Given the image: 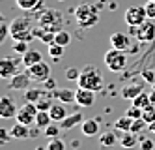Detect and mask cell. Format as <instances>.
I'll use <instances>...</instances> for the list:
<instances>
[{"instance_id":"cell-1","label":"cell","mask_w":155,"mask_h":150,"mask_svg":"<svg viewBox=\"0 0 155 150\" xmlns=\"http://www.w3.org/2000/svg\"><path fill=\"white\" fill-rule=\"evenodd\" d=\"M36 23H38V26L45 28L49 32H54V34H58L60 30H64V15H62V11L54 9V8L41 9L36 15Z\"/></svg>"},{"instance_id":"cell-2","label":"cell","mask_w":155,"mask_h":150,"mask_svg":"<svg viewBox=\"0 0 155 150\" xmlns=\"http://www.w3.org/2000/svg\"><path fill=\"white\" fill-rule=\"evenodd\" d=\"M34 25H32L30 17H17L9 23V36L13 41H32L34 40Z\"/></svg>"},{"instance_id":"cell-3","label":"cell","mask_w":155,"mask_h":150,"mask_svg":"<svg viewBox=\"0 0 155 150\" xmlns=\"http://www.w3.org/2000/svg\"><path fill=\"white\" fill-rule=\"evenodd\" d=\"M79 88H86V90H92V92H97L103 88V77L101 73L97 72V68L94 66H88L81 72V77H79Z\"/></svg>"},{"instance_id":"cell-4","label":"cell","mask_w":155,"mask_h":150,"mask_svg":"<svg viewBox=\"0 0 155 150\" xmlns=\"http://www.w3.org/2000/svg\"><path fill=\"white\" fill-rule=\"evenodd\" d=\"M75 19L79 23L81 28H90L95 26L97 21H99V13H97V8L92 4H81L79 8L75 9Z\"/></svg>"},{"instance_id":"cell-5","label":"cell","mask_w":155,"mask_h":150,"mask_svg":"<svg viewBox=\"0 0 155 150\" xmlns=\"http://www.w3.org/2000/svg\"><path fill=\"white\" fill-rule=\"evenodd\" d=\"M103 62H105V66L108 68L110 72L118 73V72H124V70H125V66H127V56H125L124 51H120V49H114V47H112L110 51L105 53Z\"/></svg>"},{"instance_id":"cell-6","label":"cell","mask_w":155,"mask_h":150,"mask_svg":"<svg viewBox=\"0 0 155 150\" xmlns=\"http://www.w3.org/2000/svg\"><path fill=\"white\" fill-rule=\"evenodd\" d=\"M124 19H125V23L129 26H140L142 23L148 21L146 6H131V8H127Z\"/></svg>"},{"instance_id":"cell-7","label":"cell","mask_w":155,"mask_h":150,"mask_svg":"<svg viewBox=\"0 0 155 150\" xmlns=\"http://www.w3.org/2000/svg\"><path fill=\"white\" fill-rule=\"evenodd\" d=\"M38 107H36V103H30V101H26V105H23V107H19V111H17V122H21V124H26V126H32V124H36V117H38Z\"/></svg>"},{"instance_id":"cell-8","label":"cell","mask_w":155,"mask_h":150,"mask_svg":"<svg viewBox=\"0 0 155 150\" xmlns=\"http://www.w3.org/2000/svg\"><path fill=\"white\" fill-rule=\"evenodd\" d=\"M26 73L30 75V79L34 83H45V81L51 77V66L47 62H39L36 66L26 68Z\"/></svg>"},{"instance_id":"cell-9","label":"cell","mask_w":155,"mask_h":150,"mask_svg":"<svg viewBox=\"0 0 155 150\" xmlns=\"http://www.w3.org/2000/svg\"><path fill=\"white\" fill-rule=\"evenodd\" d=\"M17 111L19 109L15 105V99L9 94L0 98V117H2V118H13V117H17Z\"/></svg>"},{"instance_id":"cell-10","label":"cell","mask_w":155,"mask_h":150,"mask_svg":"<svg viewBox=\"0 0 155 150\" xmlns=\"http://www.w3.org/2000/svg\"><path fill=\"white\" fill-rule=\"evenodd\" d=\"M17 62L13 58H2L0 60V77L2 79H13L17 75Z\"/></svg>"},{"instance_id":"cell-11","label":"cell","mask_w":155,"mask_h":150,"mask_svg":"<svg viewBox=\"0 0 155 150\" xmlns=\"http://www.w3.org/2000/svg\"><path fill=\"white\" fill-rule=\"evenodd\" d=\"M137 38H138V41H153L155 40V25L151 21L142 23L137 30Z\"/></svg>"},{"instance_id":"cell-12","label":"cell","mask_w":155,"mask_h":150,"mask_svg":"<svg viewBox=\"0 0 155 150\" xmlns=\"http://www.w3.org/2000/svg\"><path fill=\"white\" fill-rule=\"evenodd\" d=\"M52 96L56 101H62V103H73L77 101V92L73 88H54L52 90Z\"/></svg>"},{"instance_id":"cell-13","label":"cell","mask_w":155,"mask_h":150,"mask_svg":"<svg viewBox=\"0 0 155 150\" xmlns=\"http://www.w3.org/2000/svg\"><path fill=\"white\" fill-rule=\"evenodd\" d=\"M30 75L25 72V73H17L12 81H9V88L12 90H28L30 88Z\"/></svg>"},{"instance_id":"cell-14","label":"cell","mask_w":155,"mask_h":150,"mask_svg":"<svg viewBox=\"0 0 155 150\" xmlns=\"http://www.w3.org/2000/svg\"><path fill=\"white\" fill-rule=\"evenodd\" d=\"M110 45L114 49H120V51H125L129 49V34H124V32H114L110 34Z\"/></svg>"},{"instance_id":"cell-15","label":"cell","mask_w":155,"mask_h":150,"mask_svg":"<svg viewBox=\"0 0 155 150\" xmlns=\"http://www.w3.org/2000/svg\"><path fill=\"white\" fill-rule=\"evenodd\" d=\"M95 101V92L86 90V88H79L77 90V103L81 107H92Z\"/></svg>"},{"instance_id":"cell-16","label":"cell","mask_w":155,"mask_h":150,"mask_svg":"<svg viewBox=\"0 0 155 150\" xmlns=\"http://www.w3.org/2000/svg\"><path fill=\"white\" fill-rule=\"evenodd\" d=\"M68 103H62V101H54L52 103V107H51V118L52 122H62L65 117H68Z\"/></svg>"},{"instance_id":"cell-17","label":"cell","mask_w":155,"mask_h":150,"mask_svg":"<svg viewBox=\"0 0 155 150\" xmlns=\"http://www.w3.org/2000/svg\"><path fill=\"white\" fill-rule=\"evenodd\" d=\"M9 133H12V139H28V137H32L30 126L21 124V122H15L13 128L9 130Z\"/></svg>"},{"instance_id":"cell-18","label":"cell","mask_w":155,"mask_h":150,"mask_svg":"<svg viewBox=\"0 0 155 150\" xmlns=\"http://www.w3.org/2000/svg\"><path fill=\"white\" fill-rule=\"evenodd\" d=\"M21 60H23V64L26 68H30V66H36V64L43 62V54L39 51H36V49H28L23 56H21Z\"/></svg>"},{"instance_id":"cell-19","label":"cell","mask_w":155,"mask_h":150,"mask_svg":"<svg viewBox=\"0 0 155 150\" xmlns=\"http://www.w3.org/2000/svg\"><path fill=\"white\" fill-rule=\"evenodd\" d=\"M142 92H144V88H142L140 85H125L124 88H121L120 94H121V98H124V99L133 101V99H135L138 94H142Z\"/></svg>"},{"instance_id":"cell-20","label":"cell","mask_w":155,"mask_h":150,"mask_svg":"<svg viewBox=\"0 0 155 150\" xmlns=\"http://www.w3.org/2000/svg\"><path fill=\"white\" fill-rule=\"evenodd\" d=\"M82 114L81 113H71V114H68L62 122H60V126H62V130H71V128H75V126H79V124H82Z\"/></svg>"},{"instance_id":"cell-21","label":"cell","mask_w":155,"mask_h":150,"mask_svg":"<svg viewBox=\"0 0 155 150\" xmlns=\"http://www.w3.org/2000/svg\"><path fill=\"white\" fill-rule=\"evenodd\" d=\"M54 101H56V99H54V96H52V90H51V92L45 90V94H43V96L36 101V107H38V111H51V107H52Z\"/></svg>"},{"instance_id":"cell-22","label":"cell","mask_w":155,"mask_h":150,"mask_svg":"<svg viewBox=\"0 0 155 150\" xmlns=\"http://www.w3.org/2000/svg\"><path fill=\"white\" fill-rule=\"evenodd\" d=\"M81 130H82V135L86 137H94L99 133V122L95 118H90V120H84L81 124Z\"/></svg>"},{"instance_id":"cell-23","label":"cell","mask_w":155,"mask_h":150,"mask_svg":"<svg viewBox=\"0 0 155 150\" xmlns=\"http://www.w3.org/2000/svg\"><path fill=\"white\" fill-rule=\"evenodd\" d=\"M118 143V131H105L103 135H99V145L103 148H112Z\"/></svg>"},{"instance_id":"cell-24","label":"cell","mask_w":155,"mask_h":150,"mask_svg":"<svg viewBox=\"0 0 155 150\" xmlns=\"http://www.w3.org/2000/svg\"><path fill=\"white\" fill-rule=\"evenodd\" d=\"M118 135H120V145L124 146V148H133V146L138 143L137 133H133V131H124V133L118 131Z\"/></svg>"},{"instance_id":"cell-25","label":"cell","mask_w":155,"mask_h":150,"mask_svg":"<svg viewBox=\"0 0 155 150\" xmlns=\"http://www.w3.org/2000/svg\"><path fill=\"white\" fill-rule=\"evenodd\" d=\"M34 38L41 40L43 43H52L54 38H56V34H54V32H49V30L41 28V26H36V28H34Z\"/></svg>"},{"instance_id":"cell-26","label":"cell","mask_w":155,"mask_h":150,"mask_svg":"<svg viewBox=\"0 0 155 150\" xmlns=\"http://www.w3.org/2000/svg\"><path fill=\"white\" fill-rule=\"evenodd\" d=\"M131 126H133V118L127 117V114H124V117H120L116 122H114V128L116 131L124 133V131H131Z\"/></svg>"},{"instance_id":"cell-27","label":"cell","mask_w":155,"mask_h":150,"mask_svg":"<svg viewBox=\"0 0 155 150\" xmlns=\"http://www.w3.org/2000/svg\"><path fill=\"white\" fill-rule=\"evenodd\" d=\"M51 124H52L51 113H49V111H39V113H38V117H36V128L45 130L47 126H51Z\"/></svg>"},{"instance_id":"cell-28","label":"cell","mask_w":155,"mask_h":150,"mask_svg":"<svg viewBox=\"0 0 155 150\" xmlns=\"http://www.w3.org/2000/svg\"><path fill=\"white\" fill-rule=\"evenodd\" d=\"M43 94H45V88H28L25 90V99L30 103H36Z\"/></svg>"},{"instance_id":"cell-29","label":"cell","mask_w":155,"mask_h":150,"mask_svg":"<svg viewBox=\"0 0 155 150\" xmlns=\"http://www.w3.org/2000/svg\"><path fill=\"white\" fill-rule=\"evenodd\" d=\"M64 49L65 47H62V45H58V43H49V56L52 60H60L62 58V54H64Z\"/></svg>"},{"instance_id":"cell-30","label":"cell","mask_w":155,"mask_h":150,"mask_svg":"<svg viewBox=\"0 0 155 150\" xmlns=\"http://www.w3.org/2000/svg\"><path fill=\"white\" fill-rule=\"evenodd\" d=\"M41 0H17V6L19 9H23V11H34L38 6H39Z\"/></svg>"},{"instance_id":"cell-31","label":"cell","mask_w":155,"mask_h":150,"mask_svg":"<svg viewBox=\"0 0 155 150\" xmlns=\"http://www.w3.org/2000/svg\"><path fill=\"white\" fill-rule=\"evenodd\" d=\"M54 43L62 45V47H68V45L71 43V34H69L68 30H60V32L56 34V38H54Z\"/></svg>"},{"instance_id":"cell-32","label":"cell","mask_w":155,"mask_h":150,"mask_svg":"<svg viewBox=\"0 0 155 150\" xmlns=\"http://www.w3.org/2000/svg\"><path fill=\"white\" fill-rule=\"evenodd\" d=\"M150 94H146V92H142V94H138L135 99H133V105H137V107H140V109H144V107H148L150 105Z\"/></svg>"},{"instance_id":"cell-33","label":"cell","mask_w":155,"mask_h":150,"mask_svg":"<svg viewBox=\"0 0 155 150\" xmlns=\"http://www.w3.org/2000/svg\"><path fill=\"white\" fill-rule=\"evenodd\" d=\"M142 118L148 122V126H150L151 122H155V105H153V103H150L148 107H144V111H142Z\"/></svg>"},{"instance_id":"cell-34","label":"cell","mask_w":155,"mask_h":150,"mask_svg":"<svg viewBox=\"0 0 155 150\" xmlns=\"http://www.w3.org/2000/svg\"><path fill=\"white\" fill-rule=\"evenodd\" d=\"M148 128V122L144 120V118H137V120H133V126H131V131L133 133H137V135H140L144 130Z\"/></svg>"},{"instance_id":"cell-35","label":"cell","mask_w":155,"mask_h":150,"mask_svg":"<svg viewBox=\"0 0 155 150\" xmlns=\"http://www.w3.org/2000/svg\"><path fill=\"white\" fill-rule=\"evenodd\" d=\"M60 130H62V126H60V122H58V124H51V126H47L43 131H45V137H49V139H54V137L60 135Z\"/></svg>"},{"instance_id":"cell-36","label":"cell","mask_w":155,"mask_h":150,"mask_svg":"<svg viewBox=\"0 0 155 150\" xmlns=\"http://www.w3.org/2000/svg\"><path fill=\"white\" fill-rule=\"evenodd\" d=\"M47 150H65V143L58 137H54V139H49L47 143Z\"/></svg>"},{"instance_id":"cell-37","label":"cell","mask_w":155,"mask_h":150,"mask_svg":"<svg viewBox=\"0 0 155 150\" xmlns=\"http://www.w3.org/2000/svg\"><path fill=\"white\" fill-rule=\"evenodd\" d=\"M28 49H30V47H28V41H13V51L19 53L21 56H23Z\"/></svg>"},{"instance_id":"cell-38","label":"cell","mask_w":155,"mask_h":150,"mask_svg":"<svg viewBox=\"0 0 155 150\" xmlns=\"http://www.w3.org/2000/svg\"><path fill=\"white\" fill-rule=\"evenodd\" d=\"M142 111H144V109H140V107H137V105H131L125 114H127V117H131L133 120H137V118H142Z\"/></svg>"},{"instance_id":"cell-39","label":"cell","mask_w":155,"mask_h":150,"mask_svg":"<svg viewBox=\"0 0 155 150\" xmlns=\"http://www.w3.org/2000/svg\"><path fill=\"white\" fill-rule=\"evenodd\" d=\"M65 77H68L69 81H79L81 72L77 70V68H68V70H65Z\"/></svg>"},{"instance_id":"cell-40","label":"cell","mask_w":155,"mask_h":150,"mask_svg":"<svg viewBox=\"0 0 155 150\" xmlns=\"http://www.w3.org/2000/svg\"><path fill=\"white\" fill-rule=\"evenodd\" d=\"M142 77H144V81H146V83L153 85V83H155V70H144V72H142Z\"/></svg>"},{"instance_id":"cell-41","label":"cell","mask_w":155,"mask_h":150,"mask_svg":"<svg viewBox=\"0 0 155 150\" xmlns=\"http://www.w3.org/2000/svg\"><path fill=\"white\" fill-rule=\"evenodd\" d=\"M146 13H148V19H155V0H148Z\"/></svg>"},{"instance_id":"cell-42","label":"cell","mask_w":155,"mask_h":150,"mask_svg":"<svg viewBox=\"0 0 155 150\" xmlns=\"http://www.w3.org/2000/svg\"><path fill=\"white\" fill-rule=\"evenodd\" d=\"M140 150H155V143L146 137L144 141H140Z\"/></svg>"},{"instance_id":"cell-43","label":"cell","mask_w":155,"mask_h":150,"mask_svg":"<svg viewBox=\"0 0 155 150\" xmlns=\"http://www.w3.org/2000/svg\"><path fill=\"white\" fill-rule=\"evenodd\" d=\"M9 137H12V133H9L8 130H4V128H0V141L6 145V143L9 141Z\"/></svg>"},{"instance_id":"cell-44","label":"cell","mask_w":155,"mask_h":150,"mask_svg":"<svg viewBox=\"0 0 155 150\" xmlns=\"http://www.w3.org/2000/svg\"><path fill=\"white\" fill-rule=\"evenodd\" d=\"M0 30H2V32H0V41H4V40H6V36L9 34V25H6V23H4Z\"/></svg>"},{"instance_id":"cell-45","label":"cell","mask_w":155,"mask_h":150,"mask_svg":"<svg viewBox=\"0 0 155 150\" xmlns=\"http://www.w3.org/2000/svg\"><path fill=\"white\" fill-rule=\"evenodd\" d=\"M43 85H45V90H54V88H58V86H56V83H54V79H51V77H49Z\"/></svg>"},{"instance_id":"cell-46","label":"cell","mask_w":155,"mask_h":150,"mask_svg":"<svg viewBox=\"0 0 155 150\" xmlns=\"http://www.w3.org/2000/svg\"><path fill=\"white\" fill-rule=\"evenodd\" d=\"M150 101L155 105V90H151V92H150Z\"/></svg>"},{"instance_id":"cell-47","label":"cell","mask_w":155,"mask_h":150,"mask_svg":"<svg viewBox=\"0 0 155 150\" xmlns=\"http://www.w3.org/2000/svg\"><path fill=\"white\" fill-rule=\"evenodd\" d=\"M148 128H150V131H151V133H155V122H151Z\"/></svg>"},{"instance_id":"cell-48","label":"cell","mask_w":155,"mask_h":150,"mask_svg":"<svg viewBox=\"0 0 155 150\" xmlns=\"http://www.w3.org/2000/svg\"><path fill=\"white\" fill-rule=\"evenodd\" d=\"M36 150H47V146H38Z\"/></svg>"},{"instance_id":"cell-49","label":"cell","mask_w":155,"mask_h":150,"mask_svg":"<svg viewBox=\"0 0 155 150\" xmlns=\"http://www.w3.org/2000/svg\"><path fill=\"white\" fill-rule=\"evenodd\" d=\"M151 86H153V90H155V83H153V85H151Z\"/></svg>"}]
</instances>
